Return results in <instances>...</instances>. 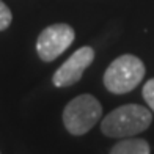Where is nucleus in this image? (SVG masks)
<instances>
[{
    "label": "nucleus",
    "mask_w": 154,
    "mask_h": 154,
    "mask_svg": "<svg viewBox=\"0 0 154 154\" xmlns=\"http://www.w3.org/2000/svg\"><path fill=\"white\" fill-rule=\"evenodd\" d=\"M11 20H13L11 10L2 2V0H0V32L8 29L10 24H11Z\"/></svg>",
    "instance_id": "obj_8"
},
{
    "label": "nucleus",
    "mask_w": 154,
    "mask_h": 154,
    "mask_svg": "<svg viewBox=\"0 0 154 154\" xmlns=\"http://www.w3.org/2000/svg\"><path fill=\"white\" fill-rule=\"evenodd\" d=\"M101 115L102 106L93 94H79L66 104L63 124L71 135H85L97 124Z\"/></svg>",
    "instance_id": "obj_3"
},
{
    "label": "nucleus",
    "mask_w": 154,
    "mask_h": 154,
    "mask_svg": "<svg viewBox=\"0 0 154 154\" xmlns=\"http://www.w3.org/2000/svg\"><path fill=\"white\" fill-rule=\"evenodd\" d=\"M142 94H143L145 102L148 104V107L151 109V112H154V77H152V79H149L143 85Z\"/></svg>",
    "instance_id": "obj_7"
},
{
    "label": "nucleus",
    "mask_w": 154,
    "mask_h": 154,
    "mask_svg": "<svg viewBox=\"0 0 154 154\" xmlns=\"http://www.w3.org/2000/svg\"><path fill=\"white\" fill-rule=\"evenodd\" d=\"M145 63L135 55L124 54L115 58L104 72V87L113 94L132 91L145 77Z\"/></svg>",
    "instance_id": "obj_2"
},
{
    "label": "nucleus",
    "mask_w": 154,
    "mask_h": 154,
    "mask_svg": "<svg viewBox=\"0 0 154 154\" xmlns=\"http://www.w3.org/2000/svg\"><path fill=\"white\" fill-rule=\"evenodd\" d=\"M74 29L68 24H54L46 27L36 39L38 57L46 63L54 61L74 43Z\"/></svg>",
    "instance_id": "obj_4"
},
{
    "label": "nucleus",
    "mask_w": 154,
    "mask_h": 154,
    "mask_svg": "<svg viewBox=\"0 0 154 154\" xmlns=\"http://www.w3.org/2000/svg\"><path fill=\"white\" fill-rule=\"evenodd\" d=\"M152 123L151 109L138 104H124L112 110L101 123V131L110 138L135 137L149 128Z\"/></svg>",
    "instance_id": "obj_1"
},
{
    "label": "nucleus",
    "mask_w": 154,
    "mask_h": 154,
    "mask_svg": "<svg viewBox=\"0 0 154 154\" xmlns=\"http://www.w3.org/2000/svg\"><path fill=\"white\" fill-rule=\"evenodd\" d=\"M109 154H151L149 143L145 138H128L120 140L112 146Z\"/></svg>",
    "instance_id": "obj_6"
},
{
    "label": "nucleus",
    "mask_w": 154,
    "mask_h": 154,
    "mask_svg": "<svg viewBox=\"0 0 154 154\" xmlns=\"http://www.w3.org/2000/svg\"><path fill=\"white\" fill-rule=\"evenodd\" d=\"M94 60V49L85 46L80 47L69 57L63 65L54 72L52 75V83L57 88H66L77 83L80 79L85 69L91 65Z\"/></svg>",
    "instance_id": "obj_5"
}]
</instances>
